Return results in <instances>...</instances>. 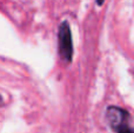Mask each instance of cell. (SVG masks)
<instances>
[{
	"mask_svg": "<svg viewBox=\"0 0 134 133\" xmlns=\"http://www.w3.org/2000/svg\"><path fill=\"white\" fill-rule=\"evenodd\" d=\"M58 46L59 56L61 60L66 64H69L73 58V40H72V32L68 21H63L59 26L58 31Z\"/></svg>",
	"mask_w": 134,
	"mask_h": 133,
	"instance_id": "7a4b0ae2",
	"label": "cell"
},
{
	"mask_svg": "<svg viewBox=\"0 0 134 133\" xmlns=\"http://www.w3.org/2000/svg\"><path fill=\"white\" fill-rule=\"evenodd\" d=\"M104 2H105V0H97L98 6H101V5H104Z\"/></svg>",
	"mask_w": 134,
	"mask_h": 133,
	"instance_id": "3957f363",
	"label": "cell"
},
{
	"mask_svg": "<svg viewBox=\"0 0 134 133\" xmlns=\"http://www.w3.org/2000/svg\"><path fill=\"white\" fill-rule=\"evenodd\" d=\"M106 120L115 133H134L130 126V114L118 106H109L106 110Z\"/></svg>",
	"mask_w": 134,
	"mask_h": 133,
	"instance_id": "6da1fadb",
	"label": "cell"
}]
</instances>
